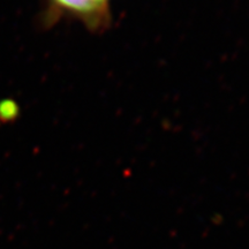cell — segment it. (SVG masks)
Segmentation results:
<instances>
[{
  "label": "cell",
  "instance_id": "obj_1",
  "mask_svg": "<svg viewBox=\"0 0 249 249\" xmlns=\"http://www.w3.org/2000/svg\"><path fill=\"white\" fill-rule=\"evenodd\" d=\"M111 2L112 0H48L45 22L54 24L61 18H71L93 35H102L112 26Z\"/></svg>",
  "mask_w": 249,
  "mask_h": 249
}]
</instances>
